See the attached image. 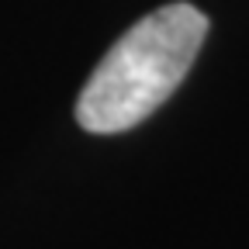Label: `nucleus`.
Masks as SVG:
<instances>
[{
    "mask_svg": "<svg viewBox=\"0 0 249 249\" xmlns=\"http://www.w3.org/2000/svg\"><path fill=\"white\" fill-rule=\"evenodd\" d=\"M204 35L208 18L183 0L145 14L90 73L76 101V121L93 135L135 128L183 83Z\"/></svg>",
    "mask_w": 249,
    "mask_h": 249,
    "instance_id": "obj_1",
    "label": "nucleus"
}]
</instances>
